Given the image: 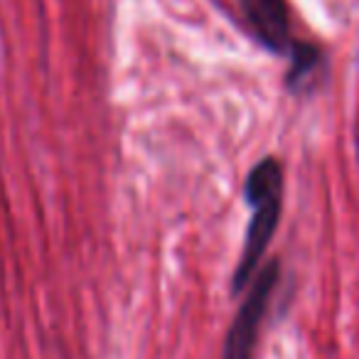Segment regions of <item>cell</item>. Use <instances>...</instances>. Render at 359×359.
<instances>
[{"label":"cell","instance_id":"2","mask_svg":"<svg viewBox=\"0 0 359 359\" xmlns=\"http://www.w3.org/2000/svg\"><path fill=\"white\" fill-rule=\"evenodd\" d=\"M280 266L278 261H269L261 271H256V280L249 283L246 298L236 313L234 323L229 325V332L224 337L222 359H254L256 344H259L261 323L269 313L271 298L278 285Z\"/></svg>","mask_w":359,"mask_h":359},{"label":"cell","instance_id":"4","mask_svg":"<svg viewBox=\"0 0 359 359\" xmlns=\"http://www.w3.org/2000/svg\"><path fill=\"white\" fill-rule=\"evenodd\" d=\"M290 57V72L288 84L290 89H305L310 79H315L318 69L323 67V52L308 42H293L288 52Z\"/></svg>","mask_w":359,"mask_h":359},{"label":"cell","instance_id":"3","mask_svg":"<svg viewBox=\"0 0 359 359\" xmlns=\"http://www.w3.org/2000/svg\"><path fill=\"white\" fill-rule=\"evenodd\" d=\"M244 13L246 25L251 27L259 42L276 55H288L290 42V20L285 0H236Z\"/></svg>","mask_w":359,"mask_h":359},{"label":"cell","instance_id":"1","mask_svg":"<svg viewBox=\"0 0 359 359\" xmlns=\"http://www.w3.org/2000/svg\"><path fill=\"white\" fill-rule=\"evenodd\" d=\"M244 195L251 210H254V215H251L241 259L236 264L234 280H231L234 293H241L244 288H249L251 278L256 276L261 259H264L266 249H269L271 239H273L276 226H278L280 202H283V170H280L278 160L266 158L251 170Z\"/></svg>","mask_w":359,"mask_h":359}]
</instances>
